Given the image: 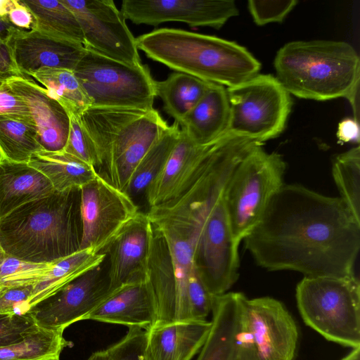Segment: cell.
I'll return each mask as SVG.
<instances>
[{"mask_svg":"<svg viewBox=\"0 0 360 360\" xmlns=\"http://www.w3.org/2000/svg\"><path fill=\"white\" fill-rule=\"evenodd\" d=\"M114 291L110 285L105 259L99 266L32 307L27 314L40 327L64 331L71 324L84 321Z\"/></svg>","mask_w":360,"mask_h":360,"instance_id":"obj_15","label":"cell"},{"mask_svg":"<svg viewBox=\"0 0 360 360\" xmlns=\"http://www.w3.org/2000/svg\"><path fill=\"white\" fill-rule=\"evenodd\" d=\"M33 285L0 288V314H26Z\"/></svg>","mask_w":360,"mask_h":360,"instance_id":"obj_42","label":"cell"},{"mask_svg":"<svg viewBox=\"0 0 360 360\" xmlns=\"http://www.w3.org/2000/svg\"><path fill=\"white\" fill-rule=\"evenodd\" d=\"M45 88L47 94L58 101L70 115L80 116L90 102L73 71L42 69L32 76Z\"/></svg>","mask_w":360,"mask_h":360,"instance_id":"obj_32","label":"cell"},{"mask_svg":"<svg viewBox=\"0 0 360 360\" xmlns=\"http://www.w3.org/2000/svg\"><path fill=\"white\" fill-rule=\"evenodd\" d=\"M14 3L15 0H0V17H7Z\"/></svg>","mask_w":360,"mask_h":360,"instance_id":"obj_47","label":"cell"},{"mask_svg":"<svg viewBox=\"0 0 360 360\" xmlns=\"http://www.w3.org/2000/svg\"><path fill=\"white\" fill-rule=\"evenodd\" d=\"M120 11L126 20L137 25L157 26L176 21L214 29L238 15L233 0H124Z\"/></svg>","mask_w":360,"mask_h":360,"instance_id":"obj_16","label":"cell"},{"mask_svg":"<svg viewBox=\"0 0 360 360\" xmlns=\"http://www.w3.org/2000/svg\"><path fill=\"white\" fill-rule=\"evenodd\" d=\"M71 342L63 330L37 326L20 342L0 347V360H59L64 348Z\"/></svg>","mask_w":360,"mask_h":360,"instance_id":"obj_31","label":"cell"},{"mask_svg":"<svg viewBox=\"0 0 360 360\" xmlns=\"http://www.w3.org/2000/svg\"><path fill=\"white\" fill-rule=\"evenodd\" d=\"M337 138L341 143L354 142L359 143V122L354 118H345L342 120L338 127Z\"/></svg>","mask_w":360,"mask_h":360,"instance_id":"obj_46","label":"cell"},{"mask_svg":"<svg viewBox=\"0 0 360 360\" xmlns=\"http://www.w3.org/2000/svg\"><path fill=\"white\" fill-rule=\"evenodd\" d=\"M332 174L343 200L360 221V148L359 146L338 155L333 162Z\"/></svg>","mask_w":360,"mask_h":360,"instance_id":"obj_35","label":"cell"},{"mask_svg":"<svg viewBox=\"0 0 360 360\" xmlns=\"http://www.w3.org/2000/svg\"><path fill=\"white\" fill-rule=\"evenodd\" d=\"M139 212L127 193L98 174L80 189V250L101 252Z\"/></svg>","mask_w":360,"mask_h":360,"instance_id":"obj_13","label":"cell"},{"mask_svg":"<svg viewBox=\"0 0 360 360\" xmlns=\"http://www.w3.org/2000/svg\"><path fill=\"white\" fill-rule=\"evenodd\" d=\"M340 360H360V347L352 350Z\"/></svg>","mask_w":360,"mask_h":360,"instance_id":"obj_49","label":"cell"},{"mask_svg":"<svg viewBox=\"0 0 360 360\" xmlns=\"http://www.w3.org/2000/svg\"><path fill=\"white\" fill-rule=\"evenodd\" d=\"M307 326L325 339L360 347V284L354 274L344 277H305L295 290Z\"/></svg>","mask_w":360,"mask_h":360,"instance_id":"obj_6","label":"cell"},{"mask_svg":"<svg viewBox=\"0 0 360 360\" xmlns=\"http://www.w3.org/2000/svg\"><path fill=\"white\" fill-rule=\"evenodd\" d=\"M79 119L96 148L105 178L126 193L137 165L169 127L154 108L89 107Z\"/></svg>","mask_w":360,"mask_h":360,"instance_id":"obj_5","label":"cell"},{"mask_svg":"<svg viewBox=\"0 0 360 360\" xmlns=\"http://www.w3.org/2000/svg\"><path fill=\"white\" fill-rule=\"evenodd\" d=\"M20 1L33 16L32 30L84 46L83 33L77 19L60 0Z\"/></svg>","mask_w":360,"mask_h":360,"instance_id":"obj_29","label":"cell"},{"mask_svg":"<svg viewBox=\"0 0 360 360\" xmlns=\"http://www.w3.org/2000/svg\"><path fill=\"white\" fill-rule=\"evenodd\" d=\"M80 189L57 192L27 202L0 219L5 255L50 264L80 250Z\"/></svg>","mask_w":360,"mask_h":360,"instance_id":"obj_2","label":"cell"},{"mask_svg":"<svg viewBox=\"0 0 360 360\" xmlns=\"http://www.w3.org/2000/svg\"><path fill=\"white\" fill-rule=\"evenodd\" d=\"M297 3L296 0H250L248 8L255 23L261 26L283 22Z\"/></svg>","mask_w":360,"mask_h":360,"instance_id":"obj_40","label":"cell"},{"mask_svg":"<svg viewBox=\"0 0 360 360\" xmlns=\"http://www.w3.org/2000/svg\"><path fill=\"white\" fill-rule=\"evenodd\" d=\"M86 360H108L105 349L92 353Z\"/></svg>","mask_w":360,"mask_h":360,"instance_id":"obj_48","label":"cell"},{"mask_svg":"<svg viewBox=\"0 0 360 360\" xmlns=\"http://www.w3.org/2000/svg\"><path fill=\"white\" fill-rule=\"evenodd\" d=\"M211 321H195L153 327L146 331L145 360H191L205 344Z\"/></svg>","mask_w":360,"mask_h":360,"instance_id":"obj_22","label":"cell"},{"mask_svg":"<svg viewBox=\"0 0 360 360\" xmlns=\"http://www.w3.org/2000/svg\"><path fill=\"white\" fill-rule=\"evenodd\" d=\"M148 58L176 72L233 86L259 74L260 63L231 41L182 30L160 28L136 38Z\"/></svg>","mask_w":360,"mask_h":360,"instance_id":"obj_4","label":"cell"},{"mask_svg":"<svg viewBox=\"0 0 360 360\" xmlns=\"http://www.w3.org/2000/svg\"><path fill=\"white\" fill-rule=\"evenodd\" d=\"M226 91L230 103L227 134L246 136L263 143L283 132L291 110L292 99L276 77L258 74L226 87Z\"/></svg>","mask_w":360,"mask_h":360,"instance_id":"obj_11","label":"cell"},{"mask_svg":"<svg viewBox=\"0 0 360 360\" xmlns=\"http://www.w3.org/2000/svg\"><path fill=\"white\" fill-rule=\"evenodd\" d=\"M146 331L129 327L127 334L106 349L108 360H145Z\"/></svg>","mask_w":360,"mask_h":360,"instance_id":"obj_38","label":"cell"},{"mask_svg":"<svg viewBox=\"0 0 360 360\" xmlns=\"http://www.w3.org/2000/svg\"><path fill=\"white\" fill-rule=\"evenodd\" d=\"M207 204L182 195L165 204L150 207L151 224L164 236L174 275L177 321H194L188 299V278L195 262L201 228Z\"/></svg>","mask_w":360,"mask_h":360,"instance_id":"obj_10","label":"cell"},{"mask_svg":"<svg viewBox=\"0 0 360 360\" xmlns=\"http://www.w3.org/2000/svg\"><path fill=\"white\" fill-rule=\"evenodd\" d=\"M1 159H2V158H1V154H0V161H1Z\"/></svg>","mask_w":360,"mask_h":360,"instance_id":"obj_52","label":"cell"},{"mask_svg":"<svg viewBox=\"0 0 360 360\" xmlns=\"http://www.w3.org/2000/svg\"><path fill=\"white\" fill-rule=\"evenodd\" d=\"M37 326L28 314H0V347L21 341Z\"/></svg>","mask_w":360,"mask_h":360,"instance_id":"obj_41","label":"cell"},{"mask_svg":"<svg viewBox=\"0 0 360 360\" xmlns=\"http://www.w3.org/2000/svg\"><path fill=\"white\" fill-rule=\"evenodd\" d=\"M54 191L48 179L27 162L1 160L0 219L18 207Z\"/></svg>","mask_w":360,"mask_h":360,"instance_id":"obj_25","label":"cell"},{"mask_svg":"<svg viewBox=\"0 0 360 360\" xmlns=\"http://www.w3.org/2000/svg\"><path fill=\"white\" fill-rule=\"evenodd\" d=\"M216 142L198 145L181 129L163 167L144 192L150 207L169 202L184 193L205 168Z\"/></svg>","mask_w":360,"mask_h":360,"instance_id":"obj_17","label":"cell"},{"mask_svg":"<svg viewBox=\"0 0 360 360\" xmlns=\"http://www.w3.org/2000/svg\"><path fill=\"white\" fill-rule=\"evenodd\" d=\"M41 150L44 149L39 143L33 123L0 115V154L2 159L28 162L34 153Z\"/></svg>","mask_w":360,"mask_h":360,"instance_id":"obj_33","label":"cell"},{"mask_svg":"<svg viewBox=\"0 0 360 360\" xmlns=\"http://www.w3.org/2000/svg\"><path fill=\"white\" fill-rule=\"evenodd\" d=\"M211 82L188 74L176 72L165 80L155 81L156 94L165 111L180 123L207 91Z\"/></svg>","mask_w":360,"mask_h":360,"instance_id":"obj_30","label":"cell"},{"mask_svg":"<svg viewBox=\"0 0 360 360\" xmlns=\"http://www.w3.org/2000/svg\"><path fill=\"white\" fill-rule=\"evenodd\" d=\"M150 239V221L139 211L101 252L106 255L112 290L146 281Z\"/></svg>","mask_w":360,"mask_h":360,"instance_id":"obj_19","label":"cell"},{"mask_svg":"<svg viewBox=\"0 0 360 360\" xmlns=\"http://www.w3.org/2000/svg\"><path fill=\"white\" fill-rule=\"evenodd\" d=\"M212 326L195 360H240L238 354V292L215 296Z\"/></svg>","mask_w":360,"mask_h":360,"instance_id":"obj_26","label":"cell"},{"mask_svg":"<svg viewBox=\"0 0 360 360\" xmlns=\"http://www.w3.org/2000/svg\"><path fill=\"white\" fill-rule=\"evenodd\" d=\"M230 103L226 88L212 83L201 99L179 123L195 143L212 144L227 134Z\"/></svg>","mask_w":360,"mask_h":360,"instance_id":"obj_24","label":"cell"},{"mask_svg":"<svg viewBox=\"0 0 360 360\" xmlns=\"http://www.w3.org/2000/svg\"><path fill=\"white\" fill-rule=\"evenodd\" d=\"M105 259L106 255L104 253L85 249L53 262L49 272L33 285L28 301L30 309L77 277L99 266Z\"/></svg>","mask_w":360,"mask_h":360,"instance_id":"obj_28","label":"cell"},{"mask_svg":"<svg viewBox=\"0 0 360 360\" xmlns=\"http://www.w3.org/2000/svg\"><path fill=\"white\" fill-rule=\"evenodd\" d=\"M27 163L44 175L57 192L81 189L98 174L94 167L64 150L37 152Z\"/></svg>","mask_w":360,"mask_h":360,"instance_id":"obj_27","label":"cell"},{"mask_svg":"<svg viewBox=\"0 0 360 360\" xmlns=\"http://www.w3.org/2000/svg\"><path fill=\"white\" fill-rule=\"evenodd\" d=\"M259 144L238 163L225 188L224 200L234 238L239 243L261 220L283 186L286 164L282 156Z\"/></svg>","mask_w":360,"mask_h":360,"instance_id":"obj_7","label":"cell"},{"mask_svg":"<svg viewBox=\"0 0 360 360\" xmlns=\"http://www.w3.org/2000/svg\"><path fill=\"white\" fill-rule=\"evenodd\" d=\"M15 66L21 77L42 69L73 71L86 48L38 31L15 28L8 40Z\"/></svg>","mask_w":360,"mask_h":360,"instance_id":"obj_18","label":"cell"},{"mask_svg":"<svg viewBox=\"0 0 360 360\" xmlns=\"http://www.w3.org/2000/svg\"><path fill=\"white\" fill-rule=\"evenodd\" d=\"M225 188L207 211L195 257L201 278L214 296L226 293L238 278L240 243L233 235L224 200Z\"/></svg>","mask_w":360,"mask_h":360,"instance_id":"obj_12","label":"cell"},{"mask_svg":"<svg viewBox=\"0 0 360 360\" xmlns=\"http://www.w3.org/2000/svg\"><path fill=\"white\" fill-rule=\"evenodd\" d=\"M6 82L27 105L44 150H63L70 131L68 111L43 86L27 77L12 75L6 78Z\"/></svg>","mask_w":360,"mask_h":360,"instance_id":"obj_20","label":"cell"},{"mask_svg":"<svg viewBox=\"0 0 360 360\" xmlns=\"http://www.w3.org/2000/svg\"><path fill=\"white\" fill-rule=\"evenodd\" d=\"M7 18L11 24L20 30H32L34 18L29 9L20 0H15L14 5L8 12Z\"/></svg>","mask_w":360,"mask_h":360,"instance_id":"obj_45","label":"cell"},{"mask_svg":"<svg viewBox=\"0 0 360 360\" xmlns=\"http://www.w3.org/2000/svg\"><path fill=\"white\" fill-rule=\"evenodd\" d=\"M5 256V253L4 252L1 245H0V263L1 262L3 258Z\"/></svg>","mask_w":360,"mask_h":360,"instance_id":"obj_50","label":"cell"},{"mask_svg":"<svg viewBox=\"0 0 360 360\" xmlns=\"http://www.w3.org/2000/svg\"><path fill=\"white\" fill-rule=\"evenodd\" d=\"M240 360H295L299 343L295 320L279 300L248 298L238 292Z\"/></svg>","mask_w":360,"mask_h":360,"instance_id":"obj_9","label":"cell"},{"mask_svg":"<svg viewBox=\"0 0 360 360\" xmlns=\"http://www.w3.org/2000/svg\"><path fill=\"white\" fill-rule=\"evenodd\" d=\"M75 15L85 48L128 64H141L136 38L112 0H60Z\"/></svg>","mask_w":360,"mask_h":360,"instance_id":"obj_14","label":"cell"},{"mask_svg":"<svg viewBox=\"0 0 360 360\" xmlns=\"http://www.w3.org/2000/svg\"><path fill=\"white\" fill-rule=\"evenodd\" d=\"M52 264L25 262L5 255L0 263V288L34 285L49 272Z\"/></svg>","mask_w":360,"mask_h":360,"instance_id":"obj_36","label":"cell"},{"mask_svg":"<svg viewBox=\"0 0 360 360\" xmlns=\"http://www.w3.org/2000/svg\"><path fill=\"white\" fill-rule=\"evenodd\" d=\"M244 241L255 262L268 271L344 277L354 274L360 221L340 197L283 184Z\"/></svg>","mask_w":360,"mask_h":360,"instance_id":"obj_1","label":"cell"},{"mask_svg":"<svg viewBox=\"0 0 360 360\" xmlns=\"http://www.w3.org/2000/svg\"><path fill=\"white\" fill-rule=\"evenodd\" d=\"M17 27L10 23L7 17H0V76H20L13 63L8 40Z\"/></svg>","mask_w":360,"mask_h":360,"instance_id":"obj_44","label":"cell"},{"mask_svg":"<svg viewBox=\"0 0 360 360\" xmlns=\"http://www.w3.org/2000/svg\"><path fill=\"white\" fill-rule=\"evenodd\" d=\"M274 64L276 77L290 94L316 101L345 98L359 122L360 60L349 44L290 41L278 51Z\"/></svg>","mask_w":360,"mask_h":360,"instance_id":"obj_3","label":"cell"},{"mask_svg":"<svg viewBox=\"0 0 360 360\" xmlns=\"http://www.w3.org/2000/svg\"><path fill=\"white\" fill-rule=\"evenodd\" d=\"M70 131L64 151L96 169L101 168V162L96 148L85 131L79 116L70 115Z\"/></svg>","mask_w":360,"mask_h":360,"instance_id":"obj_37","label":"cell"},{"mask_svg":"<svg viewBox=\"0 0 360 360\" xmlns=\"http://www.w3.org/2000/svg\"><path fill=\"white\" fill-rule=\"evenodd\" d=\"M214 297L207 289L195 262L188 278V299L195 321L206 320L212 312Z\"/></svg>","mask_w":360,"mask_h":360,"instance_id":"obj_39","label":"cell"},{"mask_svg":"<svg viewBox=\"0 0 360 360\" xmlns=\"http://www.w3.org/2000/svg\"><path fill=\"white\" fill-rule=\"evenodd\" d=\"M155 319V303L146 281L119 288L84 319L145 330L153 326Z\"/></svg>","mask_w":360,"mask_h":360,"instance_id":"obj_21","label":"cell"},{"mask_svg":"<svg viewBox=\"0 0 360 360\" xmlns=\"http://www.w3.org/2000/svg\"><path fill=\"white\" fill-rule=\"evenodd\" d=\"M0 115L15 117L34 124L27 105L11 89L6 79L0 86Z\"/></svg>","mask_w":360,"mask_h":360,"instance_id":"obj_43","label":"cell"},{"mask_svg":"<svg viewBox=\"0 0 360 360\" xmlns=\"http://www.w3.org/2000/svg\"><path fill=\"white\" fill-rule=\"evenodd\" d=\"M73 72L90 107L153 109L155 81L147 65H130L86 49Z\"/></svg>","mask_w":360,"mask_h":360,"instance_id":"obj_8","label":"cell"},{"mask_svg":"<svg viewBox=\"0 0 360 360\" xmlns=\"http://www.w3.org/2000/svg\"><path fill=\"white\" fill-rule=\"evenodd\" d=\"M180 131L179 123L174 122L141 159L131 176L127 190L131 197L145 192L161 171L179 139Z\"/></svg>","mask_w":360,"mask_h":360,"instance_id":"obj_34","label":"cell"},{"mask_svg":"<svg viewBox=\"0 0 360 360\" xmlns=\"http://www.w3.org/2000/svg\"><path fill=\"white\" fill-rule=\"evenodd\" d=\"M146 282L156 306L152 328L178 323L175 279L168 247L162 234L151 223Z\"/></svg>","mask_w":360,"mask_h":360,"instance_id":"obj_23","label":"cell"},{"mask_svg":"<svg viewBox=\"0 0 360 360\" xmlns=\"http://www.w3.org/2000/svg\"><path fill=\"white\" fill-rule=\"evenodd\" d=\"M7 77H8L0 76V86L5 82Z\"/></svg>","mask_w":360,"mask_h":360,"instance_id":"obj_51","label":"cell"}]
</instances>
